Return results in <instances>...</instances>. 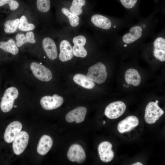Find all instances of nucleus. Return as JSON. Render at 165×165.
<instances>
[{
	"mask_svg": "<svg viewBox=\"0 0 165 165\" xmlns=\"http://www.w3.org/2000/svg\"><path fill=\"white\" fill-rule=\"evenodd\" d=\"M62 13L68 18L70 25L72 28H76L79 24L80 18L72 13L67 6L61 8Z\"/></svg>",
	"mask_w": 165,
	"mask_h": 165,
	"instance_id": "23",
	"label": "nucleus"
},
{
	"mask_svg": "<svg viewBox=\"0 0 165 165\" xmlns=\"http://www.w3.org/2000/svg\"><path fill=\"white\" fill-rule=\"evenodd\" d=\"M19 19H16L7 20L4 24V31L7 33L15 32L18 27Z\"/></svg>",
	"mask_w": 165,
	"mask_h": 165,
	"instance_id": "26",
	"label": "nucleus"
},
{
	"mask_svg": "<svg viewBox=\"0 0 165 165\" xmlns=\"http://www.w3.org/2000/svg\"><path fill=\"white\" fill-rule=\"evenodd\" d=\"M125 79L128 84L134 86L139 85L141 81V78L139 72L137 70L133 68H130L126 71Z\"/></svg>",
	"mask_w": 165,
	"mask_h": 165,
	"instance_id": "20",
	"label": "nucleus"
},
{
	"mask_svg": "<svg viewBox=\"0 0 165 165\" xmlns=\"http://www.w3.org/2000/svg\"><path fill=\"white\" fill-rule=\"evenodd\" d=\"M142 29L138 25L132 27L129 32L124 35L122 37L123 42L126 44H130L137 40L142 35Z\"/></svg>",
	"mask_w": 165,
	"mask_h": 165,
	"instance_id": "18",
	"label": "nucleus"
},
{
	"mask_svg": "<svg viewBox=\"0 0 165 165\" xmlns=\"http://www.w3.org/2000/svg\"><path fill=\"white\" fill-rule=\"evenodd\" d=\"M120 1L124 7L130 9L133 8L135 6L138 0H120Z\"/></svg>",
	"mask_w": 165,
	"mask_h": 165,
	"instance_id": "30",
	"label": "nucleus"
},
{
	"mask_svg": "<svg viewBox=\"0 0 165 165\" xmlns=\"http://www.w3.org/2000/svg\"><path fill=\"white\" fill-rule=\"evenodd\" d=\"M138 124L139 120L137 117L130 116L119 123L117 129L119 133H123L130 131Z\"/></svg>",
	"mask_w": 165,
	"mask_h": 165,
	"instance_id": "14",
	"label": "nucleus"
},
{
	"mask_svg": "<svg viewBox=\"0 0 165 165\" xmlns=\"http://www.w3.org/2000/svg\"><path fill=\"white\" fill-rule=\"evenodd\" d=\"M67 156L70 161L81 163L85 160L86 156L84 150L82 147L78 144H74L69 148Z\"/></svg>",
	"mask_w": 165,
	"mask_h": 165,
	"instance_id": "9",
	"label": "nucleus"
},
{
	"mask_svg": "<svg viewBox=\"0 0 165 165\" xmlns=\"http://www.w3.org/2000/svg\"><path fill=\"white\" fill-rule=\"evenodd\" d=\"M0 48L14 55L17 54L19 50L14 40L10 39L6 42H0Z\"/></svg>",
	"mask_w": 165,
	"mask_h": 165,
	"instance_id": "25",
	"label": "nucleus"
},
{
	"mask_svg": "<svg viewBox=\"0 0 165 165\" xmlns=\"http://www.w3.org/2000/svg\"><path fill=\"white\" fill-rule=\"evenodd\" d=\"M72 41L74 56L81 58L86 57L87 52L84 47L87 42L86 37L83 35H78L73 37Z\"/></svg>",
	"mask_w": 165,
	"mask_h": 165,
	"instance_id": "6",
	"label": "nucleus"
},
{
	"mask_svg": "<svg viewBox=\"0 0 165 165\" xmlns=\"http://www.w3.org/2000/svg\"><path fill=\"white\" fill-rule=\"evenodd\" d=\"M63 98L57 94L52 96H45L40 100V103L42 108L46 110H52L60 107L63 103Z\"/></svg>",
	"mask_w": 165,
	"mask_h": 165,
	"instance_id": "8",
	"label": "nucleus"
},
{
	"mask_svg": "<svg viewBox=\"0 0 165 165\" xmlns=\"http://www.w3.org/2000/svg\"><path fill=\"white\" fill-rule=\"evenodd\" d=\"M86 4V0H72L68 8L74 14L79 16L83 13V8Z\"/></svg>",
	"mask_w": 165,
	"mask_h": 165,
	"instance_id": "24",
	"label": "nucleus"
},
{
	"mask_svg": "<svg viewBox=\"0 0 165 165\" xmlns=\"http://www.w3.org/2000/svg\"><path fill=\"white\" fill-rule=\"evenodd\" d=\"M53 144L51 138L47 135H43L40 138L38 144L37 152L41 155L46 154L51 148Z\"/></svg>",
	"mask_w": 165,
	"mask_h": 165,
	"instance_id": "19",
	"label": "nucleus"
},
{
	"mask_svg": "<svg viewBox=\"0 0 165 165\" xmlns=\"http://www.w3.org/2000/svg\"><path fill=\"white\" fill-rule=\"evenodd\" d=\"M74 82L82 87L86 89H91L95 86L94 82L87 76L81 74H77L73 77Z\"/></svg>",
	"mask_w": 165,
	"mask_h": 165,
	"instance_id": "21",
	"label": "nucleus"
},
{
	"mask_svg": "<svg viewBox=\"0 0 165 165\" xmlns=\"http://www.w3.org/2000/svg\"><path fill=\"white\" fill-rule=\"evenodd\" d=\"M158 102H159V101H158V100H156L155 102L156 103L158 104Z\"/></svg>",
	"mask_w": 165,
	"mask_h": 165,
	"instance_id": "32",
	"label": "nucleus"
},
{
	"mask_svg": "<svg viewBox=\"0 0 165 165\" xmlns=\"http://www.w3.org/2000/svg\"><path fill=\"white\" fill-rule=\"evenodd\" d=\"M59 49V58L61 61L65 62L72 59L74 57L72 46L68 40H62L60 43Z\"/></svg>",
	"mask_w": 165,
	"mask_h": 165,
	"instance_id": "12",
	"label": "nucleus"
},
{
	"mask_svg": "<svg viewBox=\"0 0 165 165\" xmlns=\"http://www.w3.org/2000/svg\"><path fill=\"white\" fill-rule=\"evenodd\" d=\"M164 113V111L155 102H150L147 105L145 114L146 123L151 124L155 123Z\"/></svg>",
	"mask_w": 165,
	"mask_h": 165,
	"instance_id": "3",
	"label": "nucleus"
},
{
	"mask_svg": "<svg viewBox=\"0 0 165 165\" xmlns=\"http://www.w3.org/2000/svg\"><path fill=\"white\" fill-rule=\"evenodd\" d=\"M107 74L105 65L98 62L90 67L87 76L94 82L100 84L104 83L107 77Z\"/></svg>",
	"mask_w": 165,
	"mask_h": 165,
	"instance_id": "1",
	"label": "nucleus"
},
{
	"mask_svg": "<svg viewBox=\"0 0 165 165\" xmlns=\"http://www.w3.org/2000/svg\"><path fill=\"white\" fill-rule=\"evenodd\" d=\"M18 28L22 31H28L34 30L35 26L32 24L28 23L26 17L23 15L19 20Z\"/></svg>",
	"mask_w": 165,
	"mask_h": 165,
	"instance_id": "27",
	"label": "nucleus"
},
{
	"mask_svg": "<svg viewBox=\"0 0 165 165\" xmlns=\"http://www.w3.org/2000/svg\"><path fill=\"white\" fill-rule=\"evenodd\" d=\"M112 148V144L108 141L102 142L99 145L98 152L101 160L103 162L107 163L113 160L114 152Z\"/></svg>",
	"mask_w": 165,
	"mask_h": 165,
	"instance_id": "11",
	"label": "nucleus"
},
{
	"mask_svg": "<svg viewBox=\"0 0 165 165\" xmlns=\"http://www.w3.org/2000/svg\"><path fill=\"white\" fill-rule=\"evenodd\" d=\"M19 95L18 89L15 87H11L5 91L2 98L0 107L1 110L4 112L10 111L13 107L14 102Z\"/></svg>",
	"mask_w": 165,
	"mask_h": 165,
	"instance_id": "2",
	"label": "nucleus"
},
{
	"mask_svg": "<svg viewBox=\"0 0 165 165\" xmlns=\"http://www.w3.org/2000/svg\"><path fill=\"white\" fill-rule=\"evenodd\" d=\"M90 21L95 27L105 30L110 29L112 25V22L108 17L98 14H95L91 17Z\"/></svg>",
	"mask_w": 165,
	"mask_h": 165,
	"instance_id": "17",
	"label": "nucleus"
},
{
	"mask_svg": "<svg viewBox=\"0 0 165 165\" xmlns=\"http://www.w3.org/2000/svg\"><path fill=\"white\" fill-rule=\"evenodd\" d=\"M42 44L47 56L50 59L54 60L57 58L58 56L57 47L52 39L49 37H45L42 40Z\"/></svg>",
	"mask_w": 165,
	"mask_h": 165,
	"instance_id": "16",
	"label": "nucleus"
},
{
	"mask_svg": "<svg viewBox=\"0 0 165 165\" xmlns=\"http://www.w3.org/2000/svg\"><path fill=\"white\" fill-rule=\"evenodd\" d=\"M30 67L34 76L39 80L48 82L52 79V72L44 66L36 62H33Z\"/></svg>",
	"mask_w": 165,
	"mask_h": 165,
	"instance_id": "5",
	"label": "nucleus"
},
{
	"mask_svg": "<svg viewBox=\"0 0 165 165\" xmlns=\"http://www.w3.org/2000/svg\"><path fill=\"white\" fill-rule=\"evenodd\" d=\"M29 136L25 131H21L13 141V148L14 152L20 155L25 150L28 142Z\"/></svg>",
	"mask_w": 165,
	"mask_h": 165,
	"instance_id": "7",
	"label": "nucleus"
},
{
	"mask_svg": "<svg viewBox=\"0 0 165 165\" xmlns=\"http://www.w3.org/2000/svg\"><path fill=\"white\" fill-rule=\"evenodd\" d=\"M22 128V124L18 121H14L9 124L7 127L4 135L5 141L8 143L12 142L20 132Z\"/></svg>",
	"mask_w": 165,
	"mask_h": 165,
	"instance_id": "10",
	"label": "nucleus"
},
{
	"mask_svg": "<svg viewBox=\"0 0 165 165\" xmlns=\"http://www.w3.org/2000/svg\"><path fill=\"white\" fill-rule=\"evenodd\" d=\"M105 123V121H103V124H104Z\"/></svg>",
	"mask_w": 165,
	"mask_h": 165,
	"instance_id": "33",
	"label": "nucleus"
},
{
	"mask_svg": "<svg viewBox=\"0 0 165 165\" xmlns=\"http://www.w3.org/2000/svg\"><path fill=\"white\" fill-rule=\"evenodd\" d=\"M154 56L161 62L165 61V39L161 37L156 38L153 43Z\"/></svg>",
	"mask_w": 165,
	"mask_h": 165,
	"instance_id": "15",
	"label": "nucleus"
},
{
	"mask_svg": "<svg viewBox=\"0 0 165 165\" xmlns=\"http://www.w3.org/2000/svg\"><path fill=\"white\" fill-rule=\"evenodd\" d=\"M16 46L19 47L22 46L26 43H34L36 42L35 39V35L32 31L27 32L26 36L23 33L17 34L15 37Z\"/></svg>",
	"mask_w": 165,
	"mask_h": 165,
	"instance_id": "22",
	"label": "nucleus"
},
{
	"mask_svg": "<svg viewBox=\"0 0 165 165\" xmlns=\"http://www.w3.org/2000/svg\"><path fill=\"white\" fill-rule=\"evenodd\" d=\"M14 107L15 108H16V107H17V106H16V105H14Z\"/></svg>",
	"mask_w": 165,
	"mask_h": 165,
	"instance_id": "34",
	"label": "nucleus"
},
{
	"mask_svg": "<svg viewBox=\"0 0 165 165\" xmlns=\"http://www.w3.org/2000/svg\"><path fill=\"white\" fill-rule=\"evenodd\" d=\"M8 4L11 10L16 9L19 6L18 2L15 0H0V6Z\"/></svg>",
	"mask_w": 165,
	"mask_h": 165,
	"instance_id": "29",
	"label": "nucleus"
},
{
	"mask_svg": "<svg viewBox=\"0 0 165 165\" xmlns=\"http://www.w3.org/2000/svg\"><path fill=\"white\" fill-rule=\"evenodd\" d=\"M132 165H143V164L140 162H137L134 163L133 164H131Z\"/></svg>",
	"mask_w": 165,
	"mask_h": 165,
	"instance_id": "31",
	"label": "nucleus"
},
{
	"mask_svg": "<svg viewBox=\"0 0 165 165\" xmlns=\"http://www.w3.org/2000/svg\"><path fill=\"white\" fill-rule=\"evenodd\" d=\"M126 108V105L123 102L120 101L114 102L106 107L104 113L110 119H116L123 114Z\"/></svg>",
	"mask_w": 165,
	"mask_h": 165,
	"instance_id": "4",
	"label": "nucleus"
},
{
	"mask_svg": "<svg viewBox=\"0 0 165 165\" xmlns=\"http://www.w3.org/2000/svg\"><path fill=\"white\" fill-rule=\"evenodd\" d=\"M86 112L85 107H77L67 113L65 116L66 120L68 123L75 121L77 123H80L84 120Z\"/></svg>",
	"mask_w": 165,
	"mask_h": 165,
	"instance_id": "13",
	"label": "nucleus"
},
{
	"mask_svg": "<svg viewBox=\"0 0 165 165\" xmlns=\"http://www.w3.org/2000/svg\"><path fill=\"white\" fill-rule=\"evenodd\" d=\"M36 5L39 11L43 13L47 12L50 8V0H36Z\"/></svg>",
	"mask_w": 165,
	"mask_h": 165,
	"instance_id": "28",
	"label": "nucleus"
}]
</instances>
